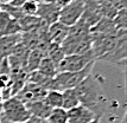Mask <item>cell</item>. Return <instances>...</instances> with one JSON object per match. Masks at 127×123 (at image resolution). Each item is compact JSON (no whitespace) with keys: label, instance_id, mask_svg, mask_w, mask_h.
I'll return each mask as SVG.
<instances>
[{"label":"cell","instance_id":"cell-9","mask_svg":"<svg viewBox=\"0 0 127 123\" xmlns=\"http://www.w3.org/2000/svg\"><path fill=\"white\" fill-rule=\"evenodd\" d=\"M60 7L52 1H39L38 11L36 17H38L46 26H49L54 22L58 21L60 17Z\"/></svg>","mask_w":127,"mask_h":123},{"label":"cell","instance_id":"cell-8","mask_svg":"<svg viewBox=\"0 0 127 123\" xmlns=\"http://www.w3.org/2000/svg\"><path fill=\"white\" fill-rule=\"evenodd\" d=\"M46 91L48 90L44 89L43 86H39V85L31 83V82H26L25 85L23 86V89L16 95V97L26 104V103H30V102L44 100Z\"/></svg>","mask_w":127,"mask_h":123},{"label":"cell","instance_id":"cell-2","mask_svg":"<svg viewBox=\"0 0 127 123\" xmlns=\"http://www.w3.org/2000/svg\"><path fill=\"white\" fill-rule=\"evenodd\" d=\"M89 31L90 28L81 20L69 27L68 36L61 44V49L65 56L84 53L92 50V37Z\"/></svg>","mask_w":127,"mask_h":123},{"label":"cell","instance_id":"cell-22","mask_svg":"<svg viewBox=\"0 0 127 123\" xmlns=\"http://www.w3.org/2000/svg\"><path fill=\"white\" fill-rule=\"evenodd\" d=\"M11 18L12 17L8 13H6L5 11H1V10H0V32L6 27V25L11 20Z\"/></svg>","mask_w":127,"mask_h":123},{"label":"cell","instance_id":"cell-17","mask_svg":"<svg viewBox=\"0 0 127 123\" xmlns=\"http://www.w3.org/2000/svg\"><path fill=\"white\" fill-rule=\"evenodd\" d=\"M64 56H65V55H64V52L62 51L61 45L55 44V43H50L49 47H48V50H46V56L45 57L50 58L56 65H58L60 62L63 59Z\"/></svg>","mask_w":127,"mask_h":123},{"label":"cell","instance_id":"cell-18","mask_svg":"<svg viewBox=\"0 0 127 123\" xmlns=\"http://www.w3.org/2000/svg\"><path fill=\"white\" fill-rule=\"evenodd\" d=\"M46 121L49 123H68V111L63 108L51 109Z\"/></svg>","mask_w":127,"mask_h":123},{"label":"cell","instance_id":"cell-13","mask_svg":"<svg viewBox=\"0 0 127 123\" xmlns=\"http://www.w3.org/2000/svg\"><path fill=\"white\" fill-rule=\"evenodd\" d=\"M44 53L39 49H33V50L30 51L28 56V61H26V66H25V71L28 73L33 72V71H37L39 64L42 59L44 58Z\"/></svg>","mask_w":127,"mask_h":123},{"label":"cell","instance_id":"cell-21","mask_svg":"<svg viewBox=\"0 0 127 123\" xmlns=\"http://www.w3.org/2000/svg\"><path fill=\"white\" fill-rule=\"evenodd\" d=\"M126 8L119 10L118 13L115 14V17L113 18L116 30H126Z\"/></svg>","mask_w":127,"mask_h":123},{"label":"cell","instance_id":"cell-19","mask_svg":"<svg viewBox=\"0 0 127 123\" xmlns=\"http://www.w3.org/2000/svg\"><path fill=\"white\" fill-rule=\"evenodd\" d=\"M23 33L22 26L19 20H17L14 18H11V20L6 25V27L0 32V37H7V36H14V34Z\"/></svg>","mask_w":127,"mask_h":123},{"label":"cell","instance_id":"cell-11","mask_svg":"<svg viewBox=\"0 0 127 123\" xmlns=\"http://www.w3.org/2000/svg\"><path fill=\"white\" fill-rule=\"evenodd\" d=\"M68 31H69L68 26H65L64 24H62L60 21H56L48 26L46 34H48V38L51 43L61 45L63 43V40L65 39V37L68 36Z\"/></svg>","mask_w":127,"mask_h":123},{"label":"cell","instance_id":"cell-14","mask_svg":"<svg viewBox=\"0 0 127 123\" xmlns=\"http://www.w3.org/2000/svg\"><path fill=\"white\" fill-rule=\"evenodd\" d=\"M80 105L78 96L75 89H66L62 91V108L69 110L75 106Z\"/></svg>","mask_w":127,"mask_h":123},{"label":"cell","instance_id":"cell-4","mask_svg":"<svg viewBox=\"0 0 127 123\" xmlns=\"http://www.w3.org/2000/svg\"><path fill=\"white\" fill-rule=\"evenodd\" d=\"M31 117L26 104L16 96L10 97L1 103L0 121L7 123H25Z\"/></svg>","mask_w":127,"mask_h":123},{"label":"cell","instance_id":"cell-5","mask_svg":"<svg viewBox=\"0 0 127 123\" xmlns=\"http://www.w3.org/2000/svg\"><path fill=\"white\" fill-rule=\"evenodd\" d=\"M96 62L93 51L90 50L84 53L77 55H66L57 65V73L58 72H76L87 66L90 63Z\"/></svg>","mask_w":127,"mask_h":123},{"label":"cell","instance_id":"cell-10","mask_svg":"<svg viewBox=\"0 0 127 123\" xmlns=\"http://www.w3.org/2000/svg\"><path fill=\"white\" fill-rule=\"evenodd\" d=\"M66 111H68V123H89L97 117L92 110L81 104Z\"/></svg>","mask_w":127,"mask_h":123},{"label":"cell","instance_id":"cell-26","mask_svg":"<svg viewBox=\"0 0 127 123\" xmlns=\"http://www.w3.org/2000/svg\"><path fill=\"white\" fill-rule=\"evenodd\" d=\"M100 121H101V117H96L95 120H93L92 122H89V123H100Z\"/></svg>","mask_w":127,"mask_h":123},{"label":"cell","instance_id":"cell-3","mask_svg":"<svg viewBox=\"0 0 127 123\" xmlns=\"http://www.w3.org/2000/svg\"><path fill=\"white\" fill-rule=\"evenodd\" d=\"M94 63H90L87 66L76 72H58L54 78H51L49 84V90L63 91L66 89H75L86 77H88L93 71Z\"/></svg>","mask_w":127,"mask_h":123},{"label":"cell","instance_id":"cell-7","mask_svg":"<svg viewBox=\"0 0 127 123\" xmlns=\"http://www.w3.org/2000/svg\"><path fill=\"white\" fill-rule=\"evenodd\" d=\"M84 10V0H72L69 5L60 10L58 21L64 24L68 27H71L80 20Z\"/></svg>","mask_w":127,"mask_h":123},{"label":"cell","instance_id":"cell-12","mask_svg":"<svg viewBox=\"0 0 127 123\" xmlns=\"http://www.w3.org/2000/svg\"><path fill=\"white\" fill-rule=\"evenodd\" d=\"M26 108L32 117L39 118V120H46L51 112V108L43 100L26 103Z\"/></svg>","mask_w":127,"mask_h":123},{"label":"cell","instance_id":"cell-23","mask_svg":"<svg viewBox=\"0 0 127 123\" xmlns=\"http://www.w3.org/2000/svg\"><path fill=\"white\" fill-rule=\"evenodd\" d=\"M71 1H72V0H54V2H55L56 5L60 7V8H63V7H65V6L69 5V4H70Z\"/></svg>","mask_w":127,"mask_h":123},{"label":"cell","instance_id":"cell-20","mask_svg":"<svg viewBox=\"0 0 127 123\" xmlns=\"http://www.w3.org/2000/svg\"><path fill=\"white\" fill-rule=\"evenodd\" d=\"M39 0H28L22 6V12L25 16H36L38 11Z\"/></svg>","mask_w":127,"mask_h":123},{"label":"cell","instance_id":"cell-16","mask_svg":"<svg viewBox=\"0 0 127 123\" xmlns=\"http://www.w3.org/2000/svg\"><path fill=\"white\" fill-rule=\"evenodd\" d=\"M43 101L51 108H62V91L58 90H48Z\"/></svg>","mask_w":127,"mask_h":123},{"label":"cell","instance_id":"cell-27","mask_svg":"<svg viewBox=\"0 0 127 123\" xmlns=\"http://www.w3.org/2000/svg\"><path fill=\"white\" fill-rule=\"evenodd\" d=\"M121 123H127V122H126V112H125V114H124V116H122Z\"/></svg>","mask_w":127,"mask_h":123},{"label":"cell","instance_id":"cell-1","mask_svg":"<svg viewBox=\"0 0 127 123\" xmlns=\"http://www.w3.org/2000/svg\"><path fill=\"white\" fill-rule=\"evenodd\" d=\"M78 96L80 104L94 112L97 117H101L107 109L108 100L106 97L100 78L90 73L75 88Z\"/></svg>","mask_w":127,"mask_h":123},{"label":"cell","instance_id":"cell-6","mask_svg":"<svg viewBox=\"0 0 127 123\" xmlns=\"http://www.w3.org/2000/svg\"><path fill=\"white\" fill-rule=\"evenodd\" d=\"M126 47H127V37L126 31L122 32L119 37V39L116 41L115 46L108 53H106L105 56L99 58L97 61L114 64L118 66H121V69L125 71V65H126Z\"/></svg>","mask_w":127,"mask_h":123},{"label":"cell","instance_id":"cell-15","mask_svg":"<svg viewBox=\"0 0 127 123\" xmlns=\"http://www.w3.org/2000/svg\"><path fill=\"white\" fill-rule=\"evenodd\" d=\"M37 71L40 72L42 75L46 76V77H49V78H54L56 75H57V65L50 58L44 57L42 59V62H40Z\"/></svg>","mask_w":127,"mask_h":123},{"label":"cell","instance_id":"cell-25","mask_svg":"<svg viewBox=\"0 0 127 123\" xmlns=\"http://www.w3.org/2000/svg\"><path fill=\"white\" fill-rule=\"evenodd\" d=\"M12 0H0V5H7V4H11Z\"/></svg>","mask_w":127,"mask_h":123},{"label":"cell","instance_id":"cell-24","mask_svg":"<svg viewBox=\"0 0 127 123\" xmlns=\"http://www.w3.org/2000/svg\"><path fill=\"white\" fill-rule=\"evenodd\" d=\"M28 0H12L10 5L13 6V7H18V8H22V6Z\"/></svg>","mask_w":127,"mask_h":123}]
</instances>
